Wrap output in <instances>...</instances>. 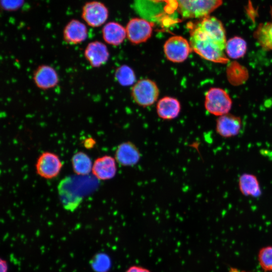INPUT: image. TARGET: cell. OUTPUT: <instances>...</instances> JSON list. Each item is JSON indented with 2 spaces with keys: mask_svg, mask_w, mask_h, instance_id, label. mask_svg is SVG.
Instances as JSON below:
<instances>
[{
  "mask_svg": "<svg viewBox=\"0 0 272 272\" xmlns=\"http://www.w3.org/2000/svg\"><path fill=\"white\" fill-rule=\"evenodd\" d=\"M163 50L166 58L175 63L184 61L192 50L189 42L179 35L169 38L164 44Z\"/></svg>",
  "mask_w": 272,
  "mask_h": 272,
  "instance_id": "5",
  "label": "cell"
},
{
  "mask_svg": "<svg viewBox=\"0 0 272 272\" xmlns=\"http://www.w3.org/2000/svg\"><path fill=\"white\" fill-rule=\"evenodd\" d=\"M238 186L241 193L245 196L257 197L261 194L259 181L254 175L242 174L239 178Z\"/></svg>",
  "mask_w": 272,
  "mask_h": 272,
  "instance_id": "17",
  "label": "cell"
},
{
  "mask_svg": "<svg viewBox=\"0 0 272 272\" xmlns=\"http://www.w3.org/2000/svg\"><path fill=\"white\" fill-rule=\"evenodd\" d=\"M246 41L240 37H234L227 41L225 50L227 55L231 58L243 57L246 51Z\"/></svg>",
  "mask_w": 272,
  "mask_h": 272,
  "instance_id": "20",
  "label": "cell"
},
{
  "mask_svg": "<svg viewBox=\"0 0 272 272\" xmlns=\"http://www.w3.org/2000/svg\"><path fill=\"white\" fill-rule=\"evenodd\" d=\"M74 172L78 175L85 176L92 171L93 164L89 156L83 152L76 153L72 158Z\"/></svg>",
  "mask_w": 272,
  "mask_h": 272,
  "instance_id": "19",
  "label": "cell"
},
{
  "mask_svg": "<svg viewBox=\"0 0 272 272\" xmlns=\"http://www.w3.org/2000/svg\"><path fill=\"white\" fill-rule=\"evenodd\" d=\"M125 272H151L149 269L139 265H132L129 266Z\"/></svg>",
  "mask_w": 272,
  "mask_h": 272,
  "instance_id": "25",
  "label": "cell"
},
{
  "mask_svg": "<svg viewBox=\"0 0 272 272\" xmlns=\"http://www.w3.org/2000/svg\"><path fill=\"white\" fill-rule=\"evenodd\" d=\"M115 78L118 83L122 86H130L135 81L134 71L126 65H122L116 69Z\"/></svg>",
  "mask_w": 272,
  "mask_h": 272,
  "instance_id": "21",
  "label": "cell"
},
{
  "mask_svg": "<svg viewBox=\"0 0 272 272\" xmlns=\"http://www.w3.org/2000/svg\"><path fill=\"white\" fill-rule=\"evenodd\" d=\"M231 106V99L224 90L215 87L207 92L205 107L210 113L220 116L228 113Z\"/></svg>",
  "mask_w": 272,
  "mask_h": 272,
  "instance_id": "3",
  "label": "cell"
},
{
  "mask_svg": "<svg viewBox=\"0 0 272 272\" xmlns=\"http://www.w3.org/2000/svg\"><path fill=\"white\" fill-rule=\"evenodd\" d=\"M141 153L138 148L130 142L120 144L116 150L115 159L123 166H131L138 163Z\"/></svg>",
  "mask_w": 272,
  "mask_h": 272,
  "instance_id": "14",
  "label": "cell"
},
{
  "mask_svg": "<svg viewBox=\"0 0 272 272\" xmlns=\"http://www.w3.org/2000/svg\"><path fill=\"white\" fill-rule=\"evenodd\" d=\"M62 166V162L56 154L45 152L37 159L36 170L40 176L45 179H52L59 174Z\"/></svg>",
  "mask_w": 272,
  "mask_h": 272,
  "instance_id": "7",
  "label": "cell"
},
{
  "mask_svg": "<svg viewBox=\"0 0 272 272\" xmlns=\"http://www.w3.org/2000/svg\"><path fill=\"white\" fill-rule=\"evenodd\" d=\"M95 143L94 140L92 139H87L85 140V146L86 147L89 148L91 146H93L94 144Z\"/></svg>",
  "mask_w": 272,
  "mask_h": 272,
  "instance_id": "26",
  "label": "cell"
},
{
  "mask_svg": "<svg viewBox=\"0 0 272 272\" xmlns=\"http://www.w3.org/2000/svg\"><path fill=\"white\" fill-rule=\"evenodd\" d=\"M272 19V8L270 9ZM259 44L266 50H272V20L260 24L254 33Z\"/></svg>",
  "mask_w": 272,
  "mask_h": 272,
  "instance_id": "18",
  "label": "cell"
},
{
  "mask_svg": "<svg viewBox=\"0 0 272 272\" xmlns=\"http://www.w3.org/2000/svg\"><path fill=\"white\" fill-rule=\"evenodd\" d=\"M102 33L104 41L113 46L121 44L126 36L125 28L115 22L106 24L102 29Z\"/></svg>",
  "mask_w": 272,
  "mask_h": 272,
  "instance_id": "16",
  "label": "cell"
},
{
  "mask_svg": "<svg viewBox=\"0 0 272 272\" xmlns=\"http://www.w3.org/2000/svg\"><path fill=\"white\" fill-rule=\"evenodd\" d=\"M84 55L92 67L97 68L108 61L109 53L104 43L99 41H94L87 45L84 50Z\"/></svg>",
  "mask_w": 272,
  "mask_h": 272,
  "instance_id": "10",
  "label": "cell"
},
{
  "mask_svg": "<svg viewBox=\"0 0 272 272\" xmlns=\"http://www.w3.org/2000/svg\"><path fill=\"white\" fill-rule=\"evenodd\" d=\"M155 3H164L165 7L164 10L167 14H173L178 9L177 0H149Z\"/></svg>",
  "mask_w": 272,
  "mask_h": 272,
  "instance_id": "24",
  "label": "cell"
},
{
  "mask_svg": "<svg viewBox=\"0 0 272 272\" xmlns=\"http://www.w3.org/2000/svg\"><path fill=\"white\" fill-rule=\"evenodd\" d=\"M257 260L260 268L265 272H272V246L261 247L258 252Z\"/></svg>",
  "mask_w": 272,
  "mask_h": 272,
  "instance_id": "22",
  "label": "cell"
},
{
  "mask_svg": "<svg viewBox=\"0 0 272 272\" xmlns=\"http://www.w3.org/2000/svg\"><path fill=\"white\" fill-rule=\"evenodd\" d=\"M241 126L242 122L239 117L227 113L218 118L216 129L220 136L228 138L238 134Z\"/></svg>",
  "mask_w": 272,
  "mask_h": 272,
  "instance_id": "13",
  "label": "cell"
},
{
  "mask_svg": "<svg viewBox=\"0 0 272 272\" xmlns=\"http://www.w3.org/2000/svg\"><path fill=\"white\" fill-rule=\"evenodd\" d=\"M223 0H177V11L184 19L203 18L220 6Z\"/></svg>",
  "mask_w": 272,
  "mask_h": 272,
  "instance_id": "2",
  "label": "cell"
},
{
  "mask_svg": "<svg viewBox=\"0 0 272 272\" xmlns=\"http://www.w3.org/2000/svg\"><path fill=\"white\" fill-rule=\"evenodd\" d=\"M24 2L25 0H0L2 9L7 12H14L19 10Z\"/></svg>",
  "mask_w": 272,
  "mask_h": 272,
  "instance_id": "23",
  "label": "cell"
},
{
  "mask_svg": "<svg viewBox=\"0 0 272 272\" xmlns=\"http://www.w3.org/2000/svg\"><path fill=\"white\" fill-rule=\"evenodd\" d=\"M108 10L101 2L91 1L82 8V18L86 23L93 28L102 26L107 20Z\"/></svg>",
  "mask_w": 272,
  "mask_h": 272,
  "instance_id": "6",
  "label": "cell"
},
{
  "mask_svg": "<svg viewBox=\"0 0 272 272\" xmlns=\"http://www.w3.org/2000/svg\"><path fill=\"white\" fill-rule=\"evenodd\" d=\"M159 89L152 80L143 79L137 81L131 89V96L139 106L147 107L153 104L158 99Z\"/></svg>",
  "mask_w": 272,
  "mask_h": 272,
  "instance_id": "4",
  "label": "cell"
},
{
  "mask_svg": "<svg viewBox=\"0 0 272 272\" xmlns=\"http://www.w3.org/2000/svg\"><path fill=\"white\" fill-rule=\"evenodd\" d=\"M190 33L189 43L192 50L202 58L214 62L226 63L227 43L222 23L214 16H208L196 23L187 25Z\"/></svg>",
  "mask_w": 272,
  "mask_h": 272,
  "instance_id": "1",
  "label": "cell"
},
{
  "mask_svg": "<svg viewBox=\"0 0 272 272\" xmlns=\"http://www.w3.org/2000/svg\"><path fill=\"white\" fill-rule=\"evenodd\" d=\"M88 29L86 25L76 19H72L63 30L64 41L70 45L80 44L86 40Z\"/></svg>",
  "mask_w": 272,
  "mask_h": 272,
  "instance_id": "12",
  "label": "cell"
},
{
  "mask_svg": "<svg viewBox=\"0 0 272 272\" xmlns=\"http://www.w3.org/2000/svg\"><path fill=\"white\" fill-rule=\"evenodd\" d=\"M181 110L179 101L175 98L165 96L160 99L157 104L158 115L164 120L175 118Z\"/></svg>",
  "mask_w": 272,
  "mask_h": 272,
  "instance_id": "15",
  "label": "cell"
},
{
  "mask_svg": "<svg viewBox=\"0 0 272 272\" xmlns=\"http://www.w3.org/2000/svg\"><path fill=\"white\" fill-rule=\"evenodd\" d=\"M153 24L141 18H133L127 23L125 29L129 41L139 44L147 41L151 36Z\"/></svg>",
  "mask_w": 272,
  "mask_h": 272,
  "instance_id": "8",
  "label": "cell"
},
{
  "mask_svg": "<svg viewBox=\"0 0 272 272\" xmlns=\"http://www.w3.org/2000/svg\"><path fill=\"white\" fill-rule=\"evenodd\" d=\"M116 161L115 159L108 155L97 158L93 164V174L98 179L101 180L113 178L117 172Z\"/></svg>",
  "mask_w": 272,
  "mask_h": 272,
  "instance_id": "11",
  "label": "cell"
},
{
  "mask_svg": "<svg viewBox=\"0 0 272 272\" xmlns=\"http://www.w3.org/2000/svg\"><path fill=\"white\" fill-rule=\"evenodd\" d=\"M33 82L40 90H47L56 87L59 83V77L56 70L47 64L39 65L33 72Z\"/></svg>",
  "mask_w": 272,
  "mask_h": 272,
  "instance_id": "9",
  "label": "cell"
}]
</instances>
